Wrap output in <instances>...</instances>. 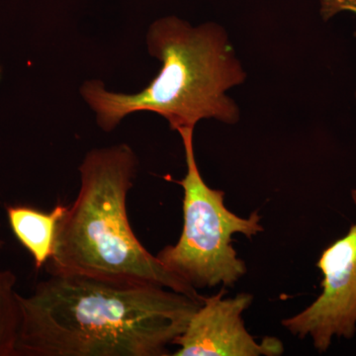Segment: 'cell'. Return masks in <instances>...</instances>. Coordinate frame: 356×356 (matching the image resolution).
Here are the masks:
<instances>
[{
  "label": "cell",
  "mask_w": 356,
  "mask_h": 356,
  "mask_svg": "<svg viewBox=\"0 0 356 356\" xmlns=\"http://www.w3.org/2000/svg\"><path fill=\"white\" fill-rule=\"evenodd\" d=\"M15 356H166L203 300L168 288L50 275L17 294Z\"/></svg>",
  "instance_id": "obj_1"
},
{
  "label": "cell",
  "mask_w": 356,
  "mask_h": 356,
  "mask_svg": "<svg viewBox=\"0 0 356 356\" xmlns=\"http://www.w3.org/2000/svg\"><path fill=\"white\" fill-rule=\"evenodd\" d=\"M147 44L163 65L140 92H113L96 79L81 86L103 131L111 132L126 116L140 111L161 115L175 131L194 129L202 119L238 121V107L226 91L243 83L245 72L221 26L193 27L177 16L159 18L149 26Z\"/></svg>",
  "instance_id": "obj_2"
},
{
  "label": "cell",
  "mask_w": 356,
  "mask_h": 356,
  "mask_svg": "<svg viewBox=\"0 0 356 356\" xmlns=\"http://www.w3.org/2000/svg\"><path fill=\"white\" fill-rule=\"evenodd\" d=\"M137 156L127 144L93 149L79 166L81 188L58 222L49 275H79L168 288L203 296L138 240L129 222L127 197L137 175Z\"/></svg>",
  "instance_id": "obj_3"
},
{
  "label": "cell",
  "mask_w": 356,
  "mask_h": 356,
  "mask_svg": "<svg viewBox=\"0 0 356 356\" xmlns=\"http://www.w3.org/2000/svg\"><path fill=\"white\" fill-rule=\"evenodd\" d=\"M184 144L187 172L178 181L184 189V229L177 243L156 257L194 289L232 287L247 274V264L233 247V236L248 238L264 232L257 211L243 218L225 205V192L203 180L193 147L194 129L177 131Z\"/></svg>",
  "instance_id": "obj_4"
},
{
  "label": "cell",
  "mask_w": 356,
  "mask_h": 356,
  "mask_svg": "<svg viewBox=\"0 0 356 356\" xmlns=\"http://www.w3.org/2000/svg\"><path fill=\"white\" fill-rule=\"evenodd\" d=\"M353 197L356 206V191ZM317 267L323 274L322 293L282 325L300 339L310 337L315 350L324 353L334 339H350L356 334V222L325 248Z\"/></svg>",
  "instance_id": "obj_5"
},
{
  "label": "cell",
  "mask_w": 356,
  "mask_h": 356,
  "mask_svg": "<svg viewBox=\"0 0 356 356\" xmlns=\"http://www.w3.org/2000/svg\"><path fill=\"white\" fill-rule=\"evenodd\" d=\"M226 289L203 297L186 329L177 337L175 356H280L284 346L275 337H266L257 343L248 332L243 314L252 305L254 296L240 293L225 298Z\"/></svg>",
  "instance_id": "obj_6"
},
{
  "label": "cell",
  "mask_w": 356,
  "mask_h": 356,
  "mask_svg": "<svg viewBox=\"0 0 356 356\" xmlns=\"http://www.w3.org/2000/svg\"><path fill=\"white\" fill-rule=\"evenodd\" d=\"M67 208L58 204L50 212H44L30 206H6L9 226L18 242L31 254L36 269L44 266L53 254L58 224Z\"/></svg>",
  "instance_id": "obj_7"
},
{
  "label": "cell",
  "mask_w": 356,
  "mask_h": 356,
  "mask_svg": "<svg viewBox=\"0 0 356 356\" xmlns=\"http://www.w3.org/2000/svg\"><path fill=\"white\" fill-rule=\"evenodd\" d=\"M15 274L0 269V356H15L20 311Z\"/></svg>",
  "instance_id": "obj_8"
},
{
  "label": "cell",
  "mask_w": 356,
  "mask_h": 356,
  "mask_svg": "<svg viewBox=\"0 0 356 356\" xmlns=\"http://www.w3.org/2000/svg\"><path fill=\"white\" fill-rule=\"evenodd\" d=\"M344 11L356 14V0H321V14L324 20Z\"/></svg>",
  "instance_id": "obj_9"
},
{
  "label": "cell",
  "mask_w": 356,
  "mask_h": 356,
  "mask_svg": "<svg viewBox=\"0 0 356 356\" xmlns=\"http://www.w3.org/2000/svg\"><path fill=\"white\" fill-rule=\"evenodd\" d=\"M4 245H6V243H4V241L2 240V238H0V248H3Z\"/></svg>",
  "instance_id": "obj_10"
},
{
  "label": "cell",
  "mask_w": 356,
  "mask_h": 356,
  "mask_svg": "<svg viewBox=\"0 0 356 356\" xmlns=\"http://www.w3.org/2000/svg\"><path fill=\"white\" fill-rule=\"evenodd\" d=\"M0 76H1V67H0Z\"/></svg>",
  "instance_id": "obj_11"
}]
</instances>
